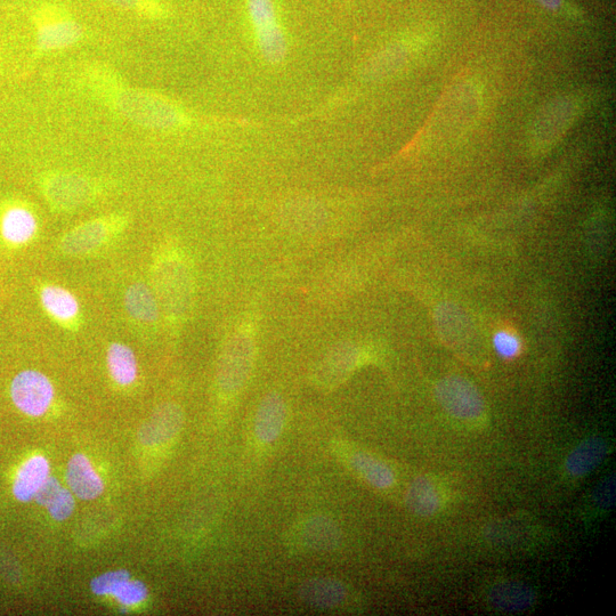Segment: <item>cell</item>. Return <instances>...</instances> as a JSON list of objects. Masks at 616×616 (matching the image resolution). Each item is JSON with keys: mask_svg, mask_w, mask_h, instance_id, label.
Here are the masks:
<instances>
[{"mask_svg": "<svg viewBox=\"0 0 616 616\" xmlns=\"http://www.w3.org/2000/svg\"><path fill=\"white\" fill-rule=\"evenodd\" d=\"M39 51L52 52L76 45L84 37V29L66 7L44 4L35 13Z\"/></svg>", "mask_w": 616, "mask_h": 616, "instance_id": "obj_5", "label": "cell"}, {"mask_svg": "<svg viewBox=\"0 0 616 616\" xmlns=\"http://www.w3.org/2000/svg\"><path fill=\"white\" fill-rule=\"evenodd\" d=\"M405 504L411 513L419 517H433L440 512L443 497L439 485L429 476H419L413 480L407 493Z\"/></svg>", "mask_w": 616, "mask_h": 616, "instance_id": "obj_19", "label": "cell"}, {"mask_svg": "<svg viewBox=\"0 0 616 616\" xmlns=\"http://www.w3.org/2000/svg\"><path fill=\"white\" fill-rule=\"evenodd\" d=\"M288 408L285 399L278 393L267 394L259 403L255 420L254 434L263 445H271L279 440L286 427Z\"/></svg>", "mask_w": 616, "mask_h": 616, "instance_id": "obj_13", "label": "cell"}, {"mask_svg": "<svg viewBox=\"0 0 616 616\" xmlns=\"http://www.w3.org/2000/svg\"><path fill=\"white\" fill-rule=\"evenodd\" d=\"M248 18L264 60L280 64L288 53V39L274 0H246Z\"/></svg>", "mask_w": 616, "mask_h": 616, "instance_id": "obj_3", "label": "cell"}, {"mask_svg": "<svg viewBox=\"0 0 616 616\" xmlns=\"http://www.w3.org/2000/svg\"><path fill=\"white\" fill-rule=\"evenodd\" d=\"M578 113V103L569 96L557 97L543 107L532 127L531 139L538 148H548L567 132Z\"/></svg>", "mask_w": 616, "mask_h": 616, "instance_id": "obj_6", "label": "cell"}, {"mask_svg": "<svg viewBox=\"0 0 616 616\" xmlns=\"http://www.w3.org/2000/svg\"><path fill=\"white\" fill-rule=\"evenodd\" d=\"M615 504V476L607 477L599 484L593 494V505L601 512L613 508Z\"/></svg>", "mask_w": 616, "mask_h": 616, "instance_id": "obj_34", "label": "cell"}, {"mask_svg": "<svg viewBox=\"0 0 616 616\" xmlns=\"http://www.w3.org/2000/svg\"><path fill=\"white\" fill-rule=\"evenodd\" d=\"M44 190L50 204L61 210L83 206L94 196L93 184L83 176L72 174L48 177Z\"/></svg>", "mask_w": 616, "mask_h": 616, "instance_id": "obj_12", "label": "cell"}, {"mask_svg": "<svg viewBox=\"0 0 616 616\" xmlns=\"http://www.w3.org/2000/svg\"><path fill=\"white\" fill-rule=\"evenodd\" d=\"M11 395L16 408L28 416L39 417L51 407L54 388L42 372L27 370L14 378Z\"/></svg>", "mask_w": 616, "mask_h": 616, "instance_id": "obj_7", "label": "cell"}, {"mask_svg": "<svg viewBox=\"0 0 616 616\" xmlns=\"http://www.w3.org/2000/svg\"><path fill=\"white\" fill-rule=\"evenodd\" d=\"M108 367L111 377L123 386L131 385L137 377V362L134 352L124 344H112L108 351Z\"/></svg>", "mask_w": 616, "mask_h": 616, "instance_id": "obj_28", "label": "cell"}, {"mask_svg": "<svg viewBox=\"0 0 616 616\" xmlns=\"http://www.w3.org/2000/svg\"><path fill=\"white\" fill-rule=\"evenodd\" d=\"M48 476H50V465L44 457L29 459L16 477L14 496L23 502L34 499Z\"/></svg>", "mask_w": 616, "mask_h": 616, "instance_id": "obj_25", "label": "cell"}, {"mask_svg": "<svg viewBox=\"0 0 616 616\" xmlns=\"http://www.w3.org/2000/svg\"><path fill=\"white\" fill-rule=\"evenodd\" d=\"M346 461L348 467H351L353 472L361 476L372 488L384 491L392 489L396 484V476L391 466L368 452L347 453Z\"/></svg>", "mask_w": 616, "mask_h": 616, "instance_id": "obj_18", "label": "cell"}, {"mask_svg": "<svg viewBox=\"0 0 616 616\" xmlns=\"http://www.w3.org/2000/svg\"><path fill=\"white\" fill-rule=\"evenodd\" d=\"M541 6L547 8V10L557 12L562 10L564 6V0H536Z\"/></svg>", "mask_w": 616, "mask_h": 616, "instance_id": "obj_36", "label": "cell"}, {"mask_svg": "<svg viewBox=\"0 0 616 616\" xmlns=\"http://www.w3.org/2000/svg\"><path fill=\"white\" fill-rule=\"evenodd\" d=\"M361 352L352 343L337 344L324 356L314 371V382L323 389L342 385L359 367Z\"/></svg>", "mask_w": 616, "mask_h": 616, "instance_id": "obj_11", "label": "cell"}, {"mask_svg": "<svg viewBox=\"0 0 616 616\" xmlns=\"http://www.w3.org/2000/svg\"><path fill=\"white\" fill-rule=\"evenodd\" d=\"M494 351L504 360H513L522 351V342L514 332L500 330L493 336Z\"/></svg>", "mask_w": 616, "mask_h": 616, "instance_id": "obj_30", "label": "cell"}, {"mask_svg": "<svg viewBox=\"0 0 616 616\" xmlns=\"http://www.w3.org/2000/svg\"><path fill=\"white\" fill-rule=\"evenodd\" d=\"M67 480L72 492L80 499L93 500L100 497L104 485L89 460L83 455H76L69 462Z\"/></svg>", "mask_w": 616, "mask_h": 616, "instance_id": "obj_22", "label": "cell"}, {"mask_svg": "<svg viewBox=\"0 0 616 616\" xmlns=\"http://www.w3.org/2000/svg\"><path fill=\"white\" fill-rule=\"evenodd\" d=\"M126 310L137 321L151 323L158 319L159 306L156 296L142 283L128 288L125 295Z\"/></svg>", "mask_w": 616, "mask_h": 616, "instance_id": "obj_26", "label": "cell"}, {"mask_svg": "<svg viewBox=\"0 0 616 616\" xmlns=\"http://www.w3.org/2000/svg\"><path fill=\"white\" fill-rule=\"evenodd\" d=\"M107 2L149 20L166 19L169 13L162 0H107Z\"/></svg>", "mask_w": 616, "mask_h": 616, "instance_id": "obj_29", "label": "cell"}, {"mask_svg": "<svg viewBox=\"0 0 616 616\" xmlns=\"http://www.w3.org/2000/svg\"><path fill=\"white\" fill-rule=\"evenodd\" d=\"M435 397L449 416L468 426H481L486 416L484 397L470 380L445 377L435 387Z\"/></svg>", "mask_w": 616, "mask_h": 616, "instance_id": "obj_4", "label": "cell"}, {"mask_svg": "<svg viewBox=\"0 0 616 616\" xmlns=\"http://www.w3.org/2000/svg\"><path fill=\"white\" fill-rule=\"evenodd\" d=\"M257 345L255 328L249 322L242 323L226 343L218 367V385L226 395L242 391L253 374Z\"/></svg>", "mask_w": 616, "mask_h": 616, "instance_id": "obj_2", "label": "cell"}, {"mask_svg": "<svg viewBox=\"0 0 616 616\" xmlns=\"http://www.w3.org/2000/svg\"><path fill=\"white\" fill-rule=\"evenodd\" d=\"M62 489V485L56 478L48 476L42 488L36 494V501L40 506L48 507Z\"/></svg>", "mask_w": 616, "mask_h": 616, "instance_id": "obj_35", "label": "cell"}, {"mask_svg": "<svg viewBox=\"0 0 616 616\" xmlns=\"http://www.w3.org/2000/svg\"><path fill=\"white\" fill-rule=\"evenodd\" d=\"M121 604L131 606L142 603L148 597V589L140 581L128 580L113 594Z\"/></svg>", "mask_w": 616, "mask_h": 616, "instance_id": "obj_32", "label": "cell"}, {"mask_svg": "<svg viewBox=\"0 0 616 616\" xmlns=\"http://www.w3.org/2000/svg\"><path fill=\"white\" fill-rule=\"evenodd\" d=\"M326 218V209L313 199L290 200L281 209L282 223L297 232L318 230L326 222Z\"/></svg>", "mask_w": 616, "mask_h": 616, "instance_id": "obj_17", "label": "cell"}, {"mask_svg": "<svg viewBox=\"0 0 616 616\" xmlns=\"http://www.w3.org/2000/svg\"><path fill=\"white\" fill-rule=\"evenodd\" d=\"M131 580V575L124 570L112 571L95 578L91 583L93 593L96 595H112L126 581Z\"/></svg>", "mask_w": 616, "mask_h": 616, "instance_id": "obj_31", "label": "cell"}, {"mask_svg": "<svg viewBox=\"0 0 616 616\" xmlns=\"http://www.w3.org/2000/svg\"><path fill=\"white\" fill-rule=\"evenodd\" d=\"M110 235V223L95 220L81 224L70 231L61 242L64 253L80 255L89 253L103 245Z\"/></svg>", "mask_w": 616, "mask_h": 616, "instance_id": "obj_20", "label": "cell"}, {"mask_svg": "<svg viewBox=\"0 0 616 616\" xmlns=\"http://www.w3.org/2000/svg\"><path fill=\"white\" fill-rule=\"evenodd\" d=\"M342 533L338 524L322 515L307 517L289 532L290 548L298 551H329L338 547Z\"/></svg>", "mask_w": 616, "mask_h": 616, "instance_id": "obj_9", "label": "cell"}, {"mask_svg": "<svg viewBox=\"0 0 616 616\" xmlns=\"http://www.w3.org/2000/svg\"><path fill=\"white\" fill-rule=\"evenodd\" d=\"M299 597L315 609L334 610L345 604L348 589L344 582L334 578H313L299 587Z\"/></svg>", "mask_w": 616, "mask_h": 616, "instance_id": "obj_16", "label": "cell"}, {"mask_svg": "<svg viewBox=\"0 0 616 616\" xmlns=\"http://www.w3.org/2000/svg\"><path fill=\"white\" fill-rule=\"evenodd\" d=\"M40 298L48 314L60 321L74 320L79 313V303L67 289L48 286L42 290Z\"/></svg>", "mask_w": 616, "mask_h": 616, "instance_id": "obj_27", "label": "cell"}, {"mask_svg": "<svg viewBox=\"0 0 616 616\" xmlns=\"http://www.w3.org/2000/svg\"><path fill=\"white\" fill-rule=\"evenodd\" d=\"M36 216L29 209L15 206L8 208L0 221V233L7 243L26 245L37 232Z\"/></svg>", "mask_w": 616, "mask_h": 616, "instance_id": "obj_24", "label": "cell"}, {"mask_svg": "<svg viewBox=\"0 0 616 616\" xmlns=\"http://www.w3.org/2000/svg\"><path fill=\"white\" fill-rule=\"evenodd\" d=\"M486 599L494 610L506 613L528 611L537 601L536 594L530 587L512 580L493 583Z\"/></svg>", "mask_w": 616, "mask_h": 616, "instance_id": "obj_15", "label": "cell"}, {"mask_svg": "<svg viewBox=\"0 0 616 616\" xmlns=\"http://www.w3.org/2000/svg\"><path fill=\"white\" fill-rule=\"evenodd\" d=\"M183 411L178 405L168 403L154 412L149 423L144 426V442L157 444L172 440L181 431Z\"/></svg>", "mask_w": 616, "mask_h": 616, "instance_id": "obj_23", "label": "cell"}, {"mask_svg": "<svg viewBox=\"0 0 616 616\" xmlns=\"http://www.w3.org/2000/svg\"><path fill=\"white\" fill-rule=\"evenodd\" d=\"M478 109V92L476 87L464 84L450 92L441 105L437 115L436 126L439 133L456 134L472 123Z\"/></svg>", "mask_w": 616, "mask_h": 616, "instance_id": "obj_10", "label": "cell"}, {"mask_svg": "<svg viewBox=\"0 0 616 616\" xmlns=\"http://www.w3.org/2000/svg\"><path fill=\"white\" fill-rule=\"evenodd\" d=\"M101 94L107 95L108 102L127 120L133 124L156 131H175L190 123L186 112L168 97L112 83H105Z\"/></svg>", "mask_w": 616, "mask_h": 616, "instance_id": "obj_1", "label": "cell"}, {"mask_svg": "<svg viewBox=\"0 0 616 616\" xmlns=\"http://www.w3.org/2000/svg\"><path fill=\"white\" fill-rule=\"evenodd\" d=\"M416 43L405 39L384 48L372 58L364 69L367 78L375 80L391 76L410 59Z\"/></svg>", "mask_w": 616, "mask_h": 616, "instance_id": "obj_21", "label": "cell"}, {"mask_svg": "<svg viewBox=\"0 0 616 616\" xmlns=\"http://www.w3.org/2000/svg\"><path fill=\"white\" fill-rule=\"evenodd\" d=\"M47 509L54 520L66 521L74 512L75 498L69 490L62 488Z\"/></svg>", "mask_w": 616, "mask_h": 616, "instance_id": "obj_33", "label": "cell"}, {"mask_svg": "<svg viewBox=\"0 0 616 616\" xmlns=\"http://www.w3.org/2000/svg\"><path fill=\"white\" fill-rule=\"evenodd\" d=\"M159 280L170 314L183 316L192 301V279L188 265L181 257H168L161 263Z\"/></svg>", "mask_w": 616, "mask_h": 616, "instance_id": "obj_8", "label": "cell"}, {"mask_svg": "<svg viewBox=\"0 0 616 616\" xmlns=\"http://www.w3.org/2000/svg\"><path fill=\"white\" fill-rule=\"evenodd\" d=\"M610 445L601 436H591L581 441L564 464L565 474L573 480L588 476L609 456Z\"/></svg>", "mask_w": 616, "mask_h": 616, "instance_id": "obj_14", "label": "cell"}]
</instances>
